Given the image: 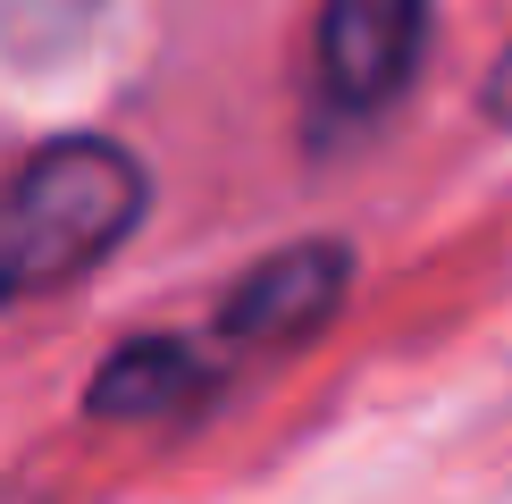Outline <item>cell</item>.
Listing matches in <instances>:
<instances>
[{
  "instance_id": "2",
  "label": "cell",
  "mask_w": 512,
  "mask_h": 504,
  "mask_svg": "<svg viewBox=\"0 0 512 504\" xmlns=\"http://www.w3.org/2000/svg\"><path fill=\"white\" fill-rule=\"evenodd\" d=\"M429 59V0H319L311 26V118H387Z\"/></svg>"
},
{
  "instance_id": "3",
  "label": "cell",
  "mask_w": 512,
  "mask_h": 504,
  "mask_svg": "<svg viewBox=\"0 0 512 504\" xmlns=\"http://www.w3.org/2000/svg\"><path fill=\"white\" fill-rule=\"evenodd\" d=\"M353 294V244L336 236H303L286 252H269L261 269H244L236 286L219 294V311H210V345L219 353H294L311 345L319 328L345 311Z\"/></svg>"
},
{
  "instance_id": "6",
  "label": "cell",
  "mask_w": 512,
  "mask_h": 504,
  "mask_svg": "<svg viewBox=\"0 0 512 504\" xmlns=\"http://www.w3.org/2000/svg\"><path fill=\"white\" fill-rule=\"evenodd\" d=\"M487 118L496 126H512V42H504V59L487 68Z\"/></svg>"
},
{
  "instance_id": "4",
  "label": "cell",
  "mask_w": 512,
  "mask_h": 504,
  "mask_svg": "<svg viewBox=\"0 0 512 504\" xmlns=\"http://www.w3.org/2000/svg\"><path fill=\"white\" fill-rule=\"evenodd\" d=\"M210 387H219V362L202 353V336H126L93 370V387H84V420H101V429H160V420L202 412Z\"/></svg>"
},
{
  "instance_id": "1",
  "label": "cell",
  "mask_w": 512,
  "mask_h": 504,
  "mask_svg": "<svg viewBox=\"0 0 512 504\" xmlns=\"http://www.w3.org/2000/svg\"><path fill=\"white\" fill-rule=\"evenodd\" d=\"M152 177L110 135H59L0 177V311L101 269L143 227Z\"/></svg>"
},
{
  "instance_id": "5",
  "label": "cell",
  "mask_w": 512,
  "mask_h": 504,
  "mask_svg": "<svg viewBox=\"0 0 512 504\" xmlns=\"http://www.w3.org/2000/svg\"><path fill=\"white\" fill-rule=\"evenodd\" d=\"M110 0H0V59L9 68H59L93 42Z\"/></svg>"
}]
</instances>
